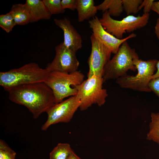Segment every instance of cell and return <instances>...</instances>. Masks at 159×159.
<instances>
[{"mask_svg": "<svg viewBox=\"0 0 159 159\" xmlns=\"http://www.w3.org/2000/svg\"><path fill=\"white\" fill-rule=\"evenodd\" d=\"M5 90L11 101L26 107L34 119L57 104L52 91L44 82L15 86Z\"/></svg>", "mask_w": 159, "mask_h": 159, "instance_id": "6da1fadb", "label": "cell"}, {"mask_svg": "<svg viewBox=\"0 0 159 159\" xmlns=\"http://www.w3.org/2000/svg\"><path fill=\"white\" fill-rule=\"evenodd\" d=\"M49 72L32 62L18 68L0 72V85L5 90L31 83L44 82Z\"/></svg>", "mask_w": 159, "mask_h": 159, "instance_id": "7a4b0ae2", "label": "cell"}, {"mask_svg": "<svg viewBox=\"0 0 159 159\" xmlns=\"http://www.w3.org/2000/svg\"><path fill=\"white\" fill-rule=\"evenodd\" d=\"M84 75L80 71L70 73L49 72L44 82L52 91L57 103L66 97L77 95V87L84 80Z\"/></svg>", "mask_w": 159, "mask_h": 159, "instance_id": "3957f363", "label": "cell"}, {"mask_svg": "<svg viewBox=\"0 0 159 159\" xmlns=\"http://www.w3.org/2000/svg\"><path fill=\"white\" fill-rule=\"evenodd\" d=\"M139 58L135 49L130 47L127 41L124 42L104 67L102 76L104 82L125 75L129 70L135 71L134 61Z\"/></svg>", "mask_w": 159, "mask_h": 159, "instance_id": "277c9868", "label": "cell"}, {"mask_svg": "<svg viewBox=\"0 0 159 159\" xmlns=\"http://www.w3.org/2000/svg\"><path fill=\"white\" fill-rule=\"evenodd\" d=\"M158 61L155 59L147 61L139 58L135 59L134 64L138 70L137 74L135 76L126 74L116 79V83L122 88L140 92H151L149 84L154 74Z\"/></svg>", "mask_w": 159, "mask_h": 159, "instance_id": "5b68a950", "label": "cell"}, {"mask_svg": "<svg viewBox=\"0 0 159 159\" xmlns=\"http://www.w3.org/2000/svg\"><path fill=\"white\" fill-rule=\"evenodd\" d=\"M104 82L102 76L94 75L77 87V95L81 101L80 110H85L93 104L99 106L104 104L108 94L106 90L103 88Z\"/></svg>", "mask_w": 159, "mask_h": 159, "instance_id": "8992f818", "label": "cell"}, {"mask_svg": "<svg viewBox=\"0 0 159 159\" xmlns=\"http://www.w3.org/2000/svg\"><path fill=\"white\" fill-rule=\"evenodd\" d=\"M149 18V13H146L137 16L130 15L118 20L112 19L106 11L103 13L99 21L107 32L116 38L121 39L124 33H131L145 26Z\"/></svg>", "mask_w": 159, "mask_h": 159, "instance_id": "52a82bcc", "label": "cell"}, {"mask_svg": "<svg viewBox=\"0 0 159 159\" xmlns=\"http://www.w3.org/2000/svg\"><path fill=\"white\" fill-rule=\"evenodd\" d=\"M80 104V99L77 95L56 104L46 112L47 119L42 130H46L50 125L59 122H69Z\"/></svg>", "mask_w": 159, "mask_h": 159, "instance_id": "ba28073f", "label": "cell"}, {"mask_svg": "<svg viewBox=\"0 0 159 159\" xmlns=\"http://www.w3.org/2000/svg\"><path fill=\"white\" fill-rule=\"evenodd\" d=\"M55 51L53 59L45 68L49 72L70 73L77 70L80 63L76 52L66 47L63 42L55 47Z\"/></svg>", "mask_w": 159, "mask_h": 159, "instance_id": "9c48e42d", "label": "cell"}, {"mask_svg": "<svg viewBox=\"0 0 159 159\" xmlns=\"http://www.w3.org/2000/svg\"><path fill=\"white\" fill-rule=\"evenodd\" d=\"M91 51L88 58L87 78L94 75L102 77L105 66L110 60L111 52L92 34L90 37Z\"/></svg>", "mask_w": 159, "mask_h": 159, "instance_id": "30bf717a", "label": "cell"}, {"mask_svg": "<svg viewBox=\"0 0 159 159\" xmlns=\"http://www.w3.org/2000/svg\"><path fill=\"white\" fill-rule=\"evenodd\" d=\"M92 34L100 42L108 48L112 53L115 54L122 44L127 40L136 37V34L132 33L126 37L120 39L107 32L100 23L97 16L88 21Z\"/></svg>", "mask_w": 159, "mask_h": 159, "instance_id": "8fae6325", "label": "cell"}, {"mask_svg": "<svg viewBox=\"0 0 159 159\" xmlns=\"http://www.w3.org/2000/svg\"><path fill=\"white\" fill-rule=\"evenodd\" d=\"M55 24L63 31L64 41L63 42L67 47L76 52L82 46L81 36L67 18L62 19L55 18Z\"/></svg>", "mask_w": 159, "mask_h": 159, "instance_id": "7c38bea8", "label": "cell"}, {"mask_svg": "<svg viewBox=\"0 0 159 159\" xmlns=\"http://www.w3.org/2000/svg\"><path fill=\"white\" fill-rule=\"evenodd\" d=\"M29 14L30 22L41 19L49 20L52 14L49 11L42 0H26L24 4Z\"/></svg>", "mask_w": 159, "mask_h": 159, "instance_id": "4fadbf2b", "label": "cell"}, {"mask_svg": "<svg viewBox=\"0 0 159 159\" xmlns=\"http://www.w3.org/2000/svg\"><path fill=\"white\" fill-rule=\"evenodd\" d=\"M78 20L82 22L94 17L98 10L93 0H77Z\"/></svg>", "mask_w": 159, "mask_h": 159, "instance_id": "5bb4252c", "label": "cell"}, {"mask_svg": "<svg viewBox=\"0 0 159 159\" xmlns=\"http://www.w3.org/2000/svg\"><path fill=\"white\" fill-rule=\"evenodd\" d=\"M9 12L14 18L16 25H23L30 22L29 11L25 4H14Z\"/></svg>", "mask_w": 159, "mask_h": 159, "instance_id": "9a60e30c", "label": "cell"}, {"mask_svg": "<svg viewBox=\"0 0 159 159\" xmlns=\"http://www.w3.org/2000/svg\"><path fill=\"white\" fill-rule=\"evenodd\" d=\"M97 6L98 10L107 11L111 16H119L124 10L122 0H105Z\"/></svg>", "mask_w": 159, "mask_h": 159, "instance_id": "2e32d148", "label": "cell"}, {"mask_svg": "<svg viewBox=\"0 0 159 159\" xmlns=\"http://www.w3.org/2000/svg\"><path fill=\"white\" fill-rule=\"evenodd\" d=\"M73 150L70 144L59 143L50 153V159H68Z\"/></svg>", "mask_w": 159, "mask_h": 159, "instance_id": "e0dca14e", "label": "cell"}, {"mask_svg": "<svg viewBox=\"0 0 159 159\" xmlns=\"http://www.w3.org/2000/svg\"><path fill=\"white\" fill-rule=\"evenodd\" d=\"M150 116V130L147 134V138L159 144V112H152Z\"/></svg>", "mask_w": 159, "mask_h": 159, "instance_id": "ac0fdd59", "label": "cell"}, {"mask_svg": "<svg viewBox=\"0 0 159 159\" xmlns=\"http://www.w3.org/2000/svg\"><path fill=\"white\" fill-rule=\"evenodd\" d=\"M16 25L14 18L11 13H9L0 16V26L7 33L11 31Z\"/></svg>", "mask_w": 159, "mask_h": 159, "instance_id": "d6986e66", "label": "cell"}, {"mask_svg": "<svg viewBox=\"0 0 159 159\" xmlns=\"http://www.w3.org/2000/svg\"><path fill=\"white\" fill-rule=\"evenodd\" d=\"M142 0H122L123 10L128 15L138 13V8L141 4Z\"/></svg>", "mask_w": 159, "mask_h": 159, "instance_id": "ffe728a7", "label": "cell"}, {"mask_svg": "<svg viewBox=\"0 0 159 159\" xmlns=\"http://www.w3.org/2000/svg\"><path fill=\"white\" fill-rule=\"evenodd\" d=\"M45 6L52 15L63 13L65 11L61 6L60 0H42Z\"/></svg>", "mask_w": 159, "mask_h": 159, "instance_id": "44dd1931", "label": "cell"}, {"mask_svg": "<svg viewBox=\"0 0 159 159\" xmlns=\"http://www.w3.org/2000/svg\"><path fill=\"white\" fill-rule=\"evenodd\" d=\"M16 153L2 140L0 141V159H15Z\"/></svg>", "mask_w": 159, "mask_h": 159, "instance_id": "7402d4cb", "label": "cell"}, {"mask_svg": "<svg viewBox=\"0 0 159 159\" xmlns=\"http://www.w3.org/2000/svg\"><path fill=\"white\" fill-rule=\"evenodd\" d=\"M77 0H62L61 1V4L64 9H69L74 11L76 9Z\"/></svg>", "mask_w": 159, "mask_h": 159, "instance_id": "603a6c76", "label": "cell"}, {"mask_svg": "<svg viewBox=\"0 0 159 159\" xmlns=\"http://www.w3.org/2000/svg\"><path fill=\"white\" fill-rule=\"evenodd\" d=\"M149 86L151 90L159 98V77L152 79Z\"/></svg>", "mask_w": 159, "mask_h": 159, "instance_id": "cb8c5ba5", "label": "cell"}, {"mask_svg": "<svg viewBox=\"0 0 159 159\" xmlns=\"http://www.w3.org/2000/svg\"><path fill=\"white\" fill-rule=\"evenodd\" d=\"M154 0H144L138 8V11L140 10L143 7L144 14L149 13L151 10L152 6Z\"/></svg>", "mask_w": 159, "mask_h": 159, "instance_id": "d4e9b609", "label": "cell"}, {"mask_svg": "<svg viewBox=\"0 0 159 159\" xmlns=\"http://www.w3.org/2000/svg\"><path fill=\"white\" fill-rule=\"evenodd\" d=\"M151 10L155 12L159 15V1H153L152 6Z\"/></svg>", "mask_w": 159, "mask_h": 159, "instance_id": "484cf974", "label": "cell"}, {"mask_svg": "<svg viewBox=\"0 0 159 159\" xmlns=\"http://www.w3.org/2000/svg\"><path fill=\"white\" fill-rule=\"evenodd\" d=\"M155 33L159 40V18L157 19L155 25Z\"/></svg>", "mask_w": 159, "mask_h": 159, "instance_id": "4316f807", "label": "cell"}, {"mask_svg": "<svg viewBox=\"0 0 159 159\" xmlns=\"http://www.w3.org/2000/svg\"><path fill=\"white\" fill-rule=\"evenodd\" d=\"M157 71L152 77V79L159 77V60H158L156 65Z\"/></svg>", "mask_w": 159, "mask_h": 159, "instance_id": "83f0119b", "label": "cell"}, {"mask_svg": "<svg viewBox=\"0 0 159 159\" xmlns=\"http://www.w3.org/2000/svg\"><path fill=\"white\" fill-rule=\"evenodd\" d=\"M68 159H81L73 151Z\"/></svg>", "mask_w": 159, "mask_h": 159, "instance_id": "f1b7e54d", "label": "cell"}]
</instances>
